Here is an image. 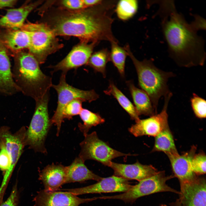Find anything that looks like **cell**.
Wrapping results in <instances>:
<instances>
[{
  "instance_id": "6da1fadb",
  "label": "cell",
  "mask_w": 206,
  "mask_h": 206,
  "mask_svg": "<svg viewBox=\"0 0 206 206\" xmlns=\"http://www.w3.org/2000/svg\"><path fill=\"white\" fill-rule=\"evenodd\" d=\"M115 3L103 1L96 6L76 11L60 9L52 14L46 23L56 36L77 37L82 42L117 41L112 33V14Z\"/></svg>"
},
{
  "instance_id": "7a4b0ae2",
  "label": "cell",
  "mask_w": 206,
  "mask_h": 206,
  "mask_svg": "<svg viewBox=\"0 0 206 206\" xmlns=\"http://www.w3.org/2000/svg\"><path fill=\"white\" fill-rule=\"evenodd\" d=\"M169 57L179 66H203L206 59L205 41L193 30L176 7L159 16Z\"/></svg>"
},
{
  "instance_id": "3957f363",
  "label": "cell",
  "mask_w": 206,
  "mask_h": 206,
  "mask_svg": "<svg viewBox=\"0 0 206 206\" xmlns=\"http://www.w3.org/2000/svg\"><path fill=\"white\" fill-rule=\"evenodd\" d=\"M15 55L12 72L20 92L35 101L49 93L53 84L52 78L43 72L34 56L29 52L23 51Z\"/></svg>"
},
{
  "instance_id": "277c9868",
  "label": "cell",
  "mask_w": 206,
  "mask_h": 206,
  "mask_svg": "<svg viewBox=\"0 0 206 206\" xmlns=\"http://www.w3.org/2000/svg\"><path fill=\"white\" fill-rule=\"evenodd\" d=\"M124 48L131 60L137 72L138 84L141 89L149 96L157 113L159 102L171 92L168 86L169 79L175 76L172 72L163 71L157 67L151 60H137L130 50L129 45Z\"/></svg>"
},
{
  "instance_id": "5b68a950",
  "label": "cell",
  "mask_w": 206,
  "mask_h": 206,
  "mask_svg": "<svg viewBox=\"0 0 206 206\" xmlns=\"http://www.w3.org/2000/svg\"><path fill=\"white\" fill-rule=\"evenodd\" d=\"M21 29L29 33L30 42L29 52L34 56L39 64L43 63L49 55L62 47L56 36L45 23L27 22Z\"/></svg>"
},
{
  "instance_id": "8992f818",
  "label": "cell",
  "mask_w": 206,
  "mask_h": 206,
  "mask_svg": "<svg viewBox=\"0 0 206 206\" xmlns=\"http://www.w3.org/2000/svg\"><path fill=\"white\" fill-rule=\"evenodd\" d=\"M49 93L35 101L34 112L25 133V142L35 151L47 153L45 142L52 125L48 112Z\"/></svg>"
},
{
  "instance_id": "52a82bcc",
  "label": "cell",
  "mask_w": 206,
  "mask_h": 206,
  "mask_svg": "<svg viewBox=\"0 0 206 206\" xmlns=\"http://www.w3.org/2000/svg\"><path fill=\"white\" fill-rule=\"evenodd\" d=\"M174 177L166 176L164 171H158L154 175L139 182L133 185L128 190L121 194L111 196L100 197V199H117L126 202H132L141 197L153 193L170 192L180 194V192L169 186L167 181Z\"/></svg>"
},
{
  "instance_id": "ba28073f",
  "label": "cell",
  "mask_w": 206,
  "mask_h": 206,
  "mask_svg": "<svg viewBox=\"0 0 206 206\" xmlns=\"http://www.w3.org/2000/svg\"><path fill=\"white\" fill-rule=\"evenodd\" d=\"M66 74L62 72L57 85L52 84V87L56 91L58 96L57 106L54 113L50 119L52 124L57 127L56 135H59L62 122L63 110L69 102L76 99H79L84 102H90L97 100L99 95L94 90H84L75 88L68 84L66 82Z\"/></svg>"
},
{
  "instance_id": "9c48e42d",
  "label": "cell",
  "mask_w": 206,
  "mask_h": 206,
  "mask_svg": "<svg viewBox=\"0 0 206 206\" xmlns=\"http://www.w3.org/2000/svg\"><path fill=\"white\" fill-rule=\"evenodd\" d=\"M84 137L80 144L81 150L78 157L84 162L88 160H94L107 166L113 159L133 155L122 153L112 148L100 139L95 131L87 134Z\"/></svg>"
},
{
  "instance_id": "30bf717a",
  "label": "cell",
  "mask_w": 206,
  "mask_h": 206,
  "mask_svg": "<svg viewBox=\"0 0 206 206\" xmlns=\"http://www.w3.org/2000/svg\"><path fill=\"white\" fill-rule=\"evenodd\" d=\"M172 95L171 93L164 97V105L160 113L146 119H140L128 128L129 132L135 137L146 135L155 137L169 127L167 108Z\"/></svg>"
},
{
  "instance_id": "8fae6325",
  "label": "cell",
  "mask_w": 206,
  "mask_h": 206,
  "mask_svg": "<svg viewBox=\"0 0 206 206\" xmlns=\"http://www.w3.org/2000/svg\"><path fill=\"white\" fill-rule=\"evenodd\" d=\"M128 180L114 175L102 178L93 185L79 188L64 189L76 195L89 193L124 192L133 186Z\"/></svg>"
},
{
  "instance_id": "7c38bea8",
  "label": "cell",
  "mask_w": 206,
  "mask_h": 206,
  "mask_svg": "<svg viewBox=\"0 0 206 206\" xmlns=\"http://www.w3.org/2000/svg\"><path fill=\"white\" fill-rule=\"evenodd\" d=\"M97 43L82 42L74 47L66 57L57 64L49 66L53 69L52 73L61 71L67 74L70 70L87 64Z\"/></svg>"
},
{
  "instance_id": "4fadbf2b",
  "label": "cell",
  "mask_w": 206,
  "mask_h": 206,
  "mask_svg": "<svg viewBox=\"0 0 206 206\" xmlns=\"http://www.w3.org/2000/svg\"><path fill=\"white\" fill-rule=\"evenodd\" d=\"M98 197L82 199L66 191H39L34 198L36 206H79L82 203L98 199Z\"/></svg>"
},
{
  "instance_id": "5bb4252c",
  "label": "cell",
  "mask_w": 206,
  "mask_h": 206,
  "mask_svg": "<svg viewBox=\"0 0 206 206\" xmlns=\"http://www.w3.org/2000/svg\"><path fill=\"white\" fill-rule=\"evenodd\" d=\"M179 200L182 206H206V181L197 177L190 181L180 182Z\"/></svg>"
},
{
  "instance_id": "9a60e30c",
  "label": "cell",
  "mask_w": 206,
  "mask_h": 206,
  "mask_svg": "<svg viewBox=\"0 0 206 206\" xmlns=\"http://www.w3.org/2000/svg\"><path fill=\"white\" fill-rule=\"evenodd\" d=\"M107 166L113 170L114 175L139 182L154 175L158 172L157 169L151 165H143L138 161L131 164L117 163L111 161Z\"/></svg>"
},
{
  "instance_id": "2e32d148",
  "label": "cell",
  "mask_w": 206,
  "mask_h": 206,
  "mask_svg": "<svg viewBox=\"0 0 206 206\" xmlns=\"http://www.w3.org/2000/svg\"><path fill=\"white\" fill-rule=\"evenodd\" d=\"M196 147H192L190 150L181 155L167 156L171 165L174 176L180 182L193 181L197 177L193 171L191 166V159L195 153Z\"/></svg>"
},
{
  "instance_id": "e0dca14e",
  "label": "cell",
  "mask_w": 206,
  "mask_h": 206,
  "mask_svg": "<svg viewBox=\"0 0 206 206\" xmlns=\"http://www.w3.org/2000/svg\"><path fill=\"white\" fill-rule=\"evenodd\" d=\"M40 3L39 1H27L19 7L7 9L6 14L0 18V27L6 29H21L29 14Z\"/></svg>"
},
{
  "instance_id": "ac0fdd59",
  "label": "cell",
  "mask_w": 206,
  "mask_h": 206,
  "mask_svg": "<svg viewBox=\"0 0 206 206\" xmlns=\"http://www.w3.org/2000/svg\"><path fill=\"white\" fill-rule=\"evenodd\" d=\"M67 167L60 164L52 163L45 167L39 174V179L42 182L46 191H55L65 183Z\"/></svg>"
},
{
  "instance_id": "d6986e66",
  "label": "cell",
  "mask_w": 206,
  "mask_h": 206,
  "mask_svg": "<svg viewBox=\"0 0 206 206\" xmlns=\"http://www.w3.org/2000/svg\"><path fill=\"white\" fill-rule=\"evenodd\" d=\"M7 49L0 45V94L11 95L20 92L15 84L11 70Z\"/></svg>"
},
{
  "instance_id": "ffe728a7",
  "label": "cell",
  "mask_w": 206,
  "mask_h": 206,
  "mask_svg": "<svg viewBox=\"0 0 206 206\" xmlns=\"http://www.w3.org/2000/svg\"><path fill=\"white\" fill-rule=\"evenodd\" d=\"M0 40L6 48L15 54L24 49H28L30 37L28 32L22 29H6L1 33Z\"/></svg>"
},
{
  "instance_id": "44dd1931",
  "label": "cell",
  "mask_w": 206,
  "mask_h": 206,
  "mask_svg": "<svg viewBox=\"0 0 206 206\" xmlns=\"http://www.w3.org/2000/svg\"><path fill=\"white\" fill-rule=\"evenodd\" d=\"M23 139L24 138L19 134H13L7 130L3 131L0 133V142L5 146L11 159V166L5 173L4 183L9 176L21 156L23 148Z\"/></svg>"
},
{
  "instance_id": "7402d4cb",
  "label": "cell",
  "mask_w": 206,
  "mask_h": 206,
  "mask_svg": "<svg viewBox=\"0 0 206 206\" xmlns=\"http://www.w3.org/2000/svg\"><path fill=\"white\" fill-rule=\"evenodd\" d=\"M85 162L78 157L72 163L67 166V176L65 183L82 182L88 180L98 181L102 177L94 173L88 169Z\"/></svg>"
},
{
  "instance_id": "603a6c76",
  "label": "cell",
  "mask_w": 206,
  "mask_h": 206,
  "mask_svg": "<svg viewBox=\"0 0 206 206\" xmlns=\"http://www.w3.org/2000/svg\"><path fill=\"white\" fill-rule=\"evenodd\" d=\"M126 84L139 116L144 115L150 116L157 114L149 96L145 92L136 87L132 81H128Z\"/></svg>"
},
{
  "instance_id": "cb8c5ba5",
  "label": "cell",
  "mask_w": 206,
  "mask_h": 206,
  "mask_svg": "<svg viewBox=\"0 0 206 206\" xmlns=\"http://www.w3.org/2000/svg\"><path fill=\"white\" fill-rule=\"evenodd\" d=\"M157 151L163 152L167 156L179 154L169 127L155 137L154 144L152 152Z\"/></svg>"
},
{
  "instance_id": "d4e9b609",
  "label": "cell",
  "mask_w": 206,
  "mask_h": 206,
  "mask_svg": "<svg viewBox=\"0 0 206 206\" xmlns=\"http://www.w3.org/2000/svg\"><path fill=\"white\" fill-rule=\"evenodd\" d=\"M104 92L106 94L113 96L129 115L131 119L134 120L135 122L140 119L134 106L113 82H110L108 88Z\"/></svg>"
},
{
  "instance_id": "484cf974",
  "label": "cell",
  "mask_w": 206,
  "mask_h": 206,
  "mask_svg": "<svg viewBox=\"0 0 206 206\" xmlns=\"http://www.w3.org/2000/svg\"><path fill=\"white\" fill-rule=\"evenodd\" d=\"M79 115L83 123H79L78 127L84 136L88 134L92 127L103 124L105 121L104 119L98 113L93 112L87 109L82 108Z\"/></svg>"
},
{
  "instance_id": "4316f807",
  "label": "cell",
  "mask_w": 206,
  "mask_h": 206,
  "mask_svg": "<svg viewBox=\"0 0 206 206\" xmlns=\"http://www.w3.org/2000/svg\"><path fill=\"white\" fill-rule=\"evenodd\" d=\"M110 61V52L107 48H104L92 54L87 64L96 72L101 73L105 78L106 65Z\"/></svg>"
},
{
  "instance_id": "83f0119b",
  "label": "cell",
  "mask_w": 206,
  "mask_h": 206,
  "mask_svg": "<svg viewBox=\"0 0 206 206\" xmlns=\"http://www.w3.org/2000/svg\"><path fill=\"white\" fill-rule=\"evenodd\" d=\"M110 61L117 69L121 76H124V69L126 58L128 54L124 48L119 46L118 42L110 43Z\"/></svg>"
},
{
  "instance_id": "f1b7e54d",
  "label": "cell",
  "mask_w": 206,
  "mask_h": 206,
  "mask_svg": "<svg viewBox=\"0 0 206 206\" xmlns=\"http://www.w3.org/2000/svg\"><path fill=\"white\" fill-rule=\"evenodd\" d=\"M138 2L136 0H122L117 3L116 9L117 16L124 21L132 18L136 13Z\"/></svg>"
},
{
  "instance_id": "f546056e",
  "label": "cell",
  "mask_w": 206,
  "mask_h": 206,
  "mask_svg": "<svg viewBox=\"0 0 206 206\" xmlns=\"http://www.w3.org/2000/svg\"><path fill=\"white\" fill-rule=\"evenodd\" d=\"M191 107L195 116L200 119H203L206 116V102L205 100L193 93L190 99Z\"/></svg>"
},
{
  "instance_id": "4dcf8cb0",
  "label": "cell",
  "mask_w": 206,
  "mask_h": 206,
  "mask_svg": "<svg viewBox=\"0 0 206 206\" xmlns=\"http://www.w3.org/2000/svg\"><path fill=\"white\" fill-rule=\"evenodd\" d=\"M84 101L81 99L73 100L65 106L62 112L63 120L65 118L71 119L73 116L79 114L82 109V103Z\"/></svg>"
},
{
  "instance_id": "1f68e13d",
  "label": "cell",
  "mask_w": 206,
  "mask_h": 206,
  "mask_svg": "<svg viewBox=\"0 0 206 206\" xmlns=\"http://www.w3.org/2000/svg\"><path fill=\"white\" fill-rule=\"evenodd\" d=\"M206 155L203 152L195 153L191 159V166L193 172L197 175L206 173Z\"/></svg>"
},
{
  "instance_id": "d6a6232c",
  "label": "cell",
  "mask_w": 206,
  "mask_h": 206,
  "mask_svg": "<svg viewBox=\"0 0 206 206\" xmlns=\"http://www.w3.org/2000/svg\"><path fill=\"white\" fill-rule=\"evenodd\" d=\"M0 169L6 173L11 166V158L5 146L0 142Z\"/></svg>"
},
{
  "instance_id": "836d02e7",
  "label": "cell",
  "mask_w": 206,
  "mask_h": 206,
  "mask_svg": "<svg viewBox=\"0 0 206 206\" xmlns=\"http://www.w3.org/2000/svg\"><path fill=\"white\" fill-rule=\"evenodd\" d=\"M60 3L63 7L70 11H76L86 8L83 0H63Z\"/></svg>"
},
{
  "instance_id": "e575fe53",
  "label": "cell",
  "mask_w": 206,
  "mask_h": 206,
  "mask_svg": "<svg viewBox=\"0 0 206 206\" xmlns=\"http://www.w3.org/2000/svg\"><path fill=\"white\" fill-rule=\"evenodd\" d=\"M194 20L189 23L191 29L195 32L199 30H205L206 21L205 19L199 15L195 14L193 15Z\"/></svg>"
},
{
  "instance_id": "d590c367",
  "label": "cell",
  "mask_w": 206,
  "mask_h": 206,
  "mask_svg": "<svg viewBox=\"0 0 206 206\" xmlns=\"http://www.w3.org/2000/svg\"><path fill=\"white\" fill-rule=\"evenodd\" d=\"M18 195L17 188L14 187L11 191L9 197L0 206H17Z\"/></svg>"
},
{
  "instance_id": "8d00e7d4",
  "label": "cell",
  "mask_w": 206,
  "mask_h": 206,
  "mask_svg": "<svg viewBox=\"0 0 206 206\" xmlns=\"http://www.w3.org/2000/svg\"><path fill=\"white\" fill-rule=\"evenodd\" d=\"M15 0H0V9L6 7H13L17 3Z\"/></svg>"
},
{
  "instance_id": "74e56055",
  "label": "cell",
  "mask_w": 206,
  "mask_h": 206,
  "mask_svg": "<svg viewBox=\"0 0 206 206\" xmlns=\"http://www.w3.org/2000/svg\"><path fill=\"white\" fill-rule=\"evenodd\" d=\"M86 8L96 6L100 3L101 0H83Z\"/></svg>"
},
{
  "instance_id": "f35d334b",
  "label": "cell",
  "mask_w": 206,
  "mask_h": 206,
  "mask_svg": "<svg viewBox=\"0 0 206 206\" xmlns=\"http://www.w3.org/2000/svg\"><path fill=\"white\" fill-rule=\"evenodd\" d=\"M172 206H182L181 204L179 199H177L176 201L172 203Z\"/></svg>"
},
{
  "instance_id": "ab89813d",
  "label": "cell",
  "mask_w": 206,
  "mask_h": 206,
  "mask_svg": "<svg viewBox=\"0 0 206 206\" xmlns=\"http://www.w3.org/2000/svg\"><path fill=\"white\" fill-rule=\"evenodd\" d=\"M160 206H167L165 204H162Z\"/></svg>"
},
{
  "instance_id": "60d3db41",
  "label": "cell",
  "mask_w": 206,
  "mask_h": 206,
  "mask_svg": "<svg viewBox=\"0 0 206 206\" xmlns=\"http://www.w3.org/2000/svg\"><path fill=\"white\" fill-rule=\"evenodd\" d=\"M1 44H2V43H1V41L0 40V45H1Z\"/></svg>"
}]
</instances>
